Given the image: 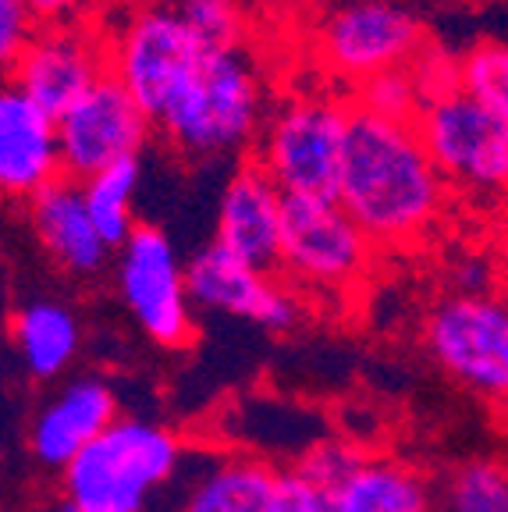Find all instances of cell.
I'll use <instances>...</instances> for the list:
<instances>
[{"label":"cell","instance_id":"6da1fadb","mask_svg":"<svg viewBox=\"0 0 508 512\" xmlns=\"http://www.w3.org/2000/svg\"><path fill=\"white\" fill-rule=\"evenodd\" d=\"M448 189L413 121L377 118L352 104L338 203L377 249L423 246L445 217Z\"/></svg>","mask_w":508,"mask_h":512},{"label":"cell","instance_id":"7a4b0ae2","mask_svg":"<svg viewBox=\"0 0 508 512\" xmlns=\"http://www.w3.org/2000/svg\"><path fill=\"white\" fill-rule=\"evenodd\" d=\"M267 125V82L256 57L242 50H203L160 111L157 128L189 160L235 157Z\"/></svg>","mask_w":508,"mask_h":512},{"label":"cell","instance_id":"3957f363","mask_svg":"<svg viewBox=\"0 0 508 512\" xmlns=\"http://www.w3.org/2000/svg\"><path fill=\"white\" fill-rule=\"evenodd\" d=\"M185 445L171 427L143 416H118L93 445L61 470L75 512H146L160 488L182 473Z\"/></svg>","mask_w":508,"mask_h":512},{"label":"cell","instance_id":"277c9868","mask_svg":"<svg viewBox=\"0 0 508 512\" xmlns=\"http://www.w3.org/2000/svg\"><path fill=\"white\" fill-rule=\"evenodd\" d=\"M352 125V96L299 93L270 114L256 139V164L285 196L338 200Z\"/></svg>","mask_w":508,"mask_h":512},{"label":"cell","instance_id":"5b68a950","mask_svg":"<svg viewBox=\"0 0 508 512\" xmlns=\"http://www.w3.org/2000/svg\"><path fill=\"white\" fill-rule=\"evenodd\" d=\"M377 253L381 249L366 239L338 200L285 196L278 271L299 296L306 292L327 303L352 296L370 278Z\"/></svg>","mask_w":508,"mask_h":512},{"label":"cell","instance_id":"8992f818","mask_svg":"<svg viewBox=\"0 0 508 512\" xmlns=\"http://www.w3.org/2000/svg\"><path fill=\"white\" fill-rule=\"evenodd\" d=\"M423 349L469 395L508 409V292H448L423 317Z\"/></svg>","mask_w":508,"mask_h":512},{"label":"cell","instance_id":"52a82bcc","mask_svg":"<svg viewBox=\"0 0 508 512\" xmlns=\"http://www.w3.org/2000/svg\"><path fill=\"white\" fill-rule=\"evenodd\" d=\"M430 43L427 25L402 0H342L313 25V54L352 89L381 72L409 68Z\"/></svg>","mask_w":508,"mask_h":512},{"label":"cell","instance_id":"ba28073f","mask_svg":"<svg viewBox=\"0 0 508 512\" xmlns=\"http://www.w3.org/2000/svg\"><path fill=\"white\" fill-rule=\"evenodd\" d=\"M420 143L448 185L501 196L508 185V125L462 86L423 100L413 118Z\"/></svg>","mask_w":508,"mask_h":512},{"label":"cell","instance_id":"9c48e42d","mask_svg":"<svg viewBox=\"0 0 508 512\" xmlns=\"http://www.w3.org/2000/svg\"><path fill=\"white\" fill-rule=\"evenodd\" d=\"M118 292L128 317L153 345L175 352L196 338V303L189 296V264L175 239L157 224H139L118 249Z\"/></svg>","mask_w":508,"mask_h":512},{"label":"cell","instance_id":"30bf717a","mask_svg":"<svg viewBox=\"0 0 508 512\" xmlns=\"http://www.w3.org/2000/svg\"><path fill=\"white\" fill-rule=\"evenodd\" d=\"M107 47H111V75L139 100L153 125L171 93L192 72V64L203 57V47L182 25V18L167 8V0L135 4L114 29H107Z\"/></svg>","mask_w":508,"mask_h":512},{"label":"cell","instance_id":"8fae6325","mask_svg":"<svg viewBox=\"0 0 508 512\" xmlns=\"http://www.w3.org/2000/svg\"><path fill=\"white\" fill-rule=\"evenodd\" d=\"M107 75H111L107 29L79 18L68 25H40L32 32L25 54L11 68V86L22 89L32 104L57 121Z\"/></svg>","mask_w":508,"mask_h":512},{"label":"cell","instance_id":"7c38bea8","mask_svg":"<svg viewBox=\"0 0 508 512\" xmlns=\"http://www.w3.org/2000/svg\"><path fill=\"white\" fill-rule=\"evenodd\" d=\"M150 132V114L114 75H107L57 118L61 171L75 182H86L111 164L139 157Z\"/></svg>","mask_w":508,"mask_h":512},{"label":"cell","instance_id":"4fadbf2b","mask_svg":"<svg viewBox=\"0 0 508 512\" xmlns=\"http://www.w3.org/2000/svg\"><path fill=\"white\" fill-rule=\"evenodd\" d=\"M189 296L203 310L249 320L267 331H292L306 313V299L288 281L274 278V271L242 264L217 242L189 260Z\"/></svg>","mask_w":508,"mask_h":512},{"label":"cell","instance_id":"5bb4252c","mask_svg":"<svg viewBox=\"0 0 508 512\" xmlns=\"http://www.w3.org/2000/svg\"><path fill=\"white\" fill-rule=\"evenodd\" d=\"M281 214H285V192L274 178L249 160L231 171L217 203L214 242L224 246L242 264L260 271H278L281 256Z\"/></svg>","mask_w":508,"mask_h":512},{"label":"cell","instance_id":"9a60e30c","mask_svg":"<svg viewBox=\"0 0 508 512\" xmlns=\"http://www.w3.org/2000/svg\"><path fill=\"white\" fill-rule=\"evenodd\" d=\"M118 395L100 377H75L61 384L32 416L29 448L47 470H64L82 448L93 445L118 420Z\"/></svg>","mask_w":508,"mask_h":512},{"label":"cell","instance_id":"2e32d148","mask_svg":"<svg viewBox=\"0 0 508 512\" xmlns=\"http://www.w3.org/2000/svg\"><path fill=\"white\" fill-rule=\"evenodd\" d=\"M57 121L11 82L0 86V196L32 200L61 178Z\"/></svg>","mask_w":508,"mask_h":512},{"label":"cell","instance_id":"e0dca14e","mask_svg":"<svg viewBox=\"0 0 508 512\" xmlns=\"http://www.w3.org/2000/svg\"><path fill=\"white\" fill-rule=\"evenodd\" d=\"M32 235L40 239L43 253L72 278H96L111 260L114 249L96 232L89 217L82 182L61 175L29 200Z\"/></svg>","mask_w":508,"mask_h":512},{"label":"cell","instance_id":"ac0fdd59","mask_svg":"<svg viewBox=\"0 0 508 512\" xmlns=\"http://www.w3.org/2000/svg\"><path fill=\"white\" fill-rule=\"evenodd\" d=\"M182 512H285V466L217 452L189 480Z\"/></svg>","mask_w":508,"mask_h":512},{"label":"cell","instance_id":"d6986e66","mask_svg":"<svg viewBox=\"0 0 508 512\" xmlns=\"http://www.w3.org/2000/svg\"><path fill=\"white\" fill-rule=\"evenodd\" d=\"M18 360L36 381H57L82 349V324L61 299H29L11 317Z\"/></svg>","mask_w":508,"mask_h":512},{"label":"cell","instance_id":"ffe728a7","mask_svg":"<svg viewBox=\"0 0 508 512\" xmlns=\"http://www.w3.org/2000/svg\"><path fill=\"white\" fill-rule=\"evenodd\" d=\"M338 512H437L434 480L398 456H370L334 491Z\"/></svg>","mask_w":508,"mask_h":512},{"label":"cell","instance_id":"44dd1931","mask_svg":"<svg viewBox=\"0 0 508 512\" xmlns=\"http://www.w3.org/2000/svg\"><path fill=\"white\" fill-rule=\"evenodd\" d=\"M139 182H143V164H139V157L111 164V168H104L100 175L82 182L89 217H93L96 232L104 235V242L114 253H118V249L132 239L135 228H139L135 210H132Z\"/></svg>","mask_w":508,"mask_h":512},{"label":"cell","instance_id":"7402d4cb","mask_svg":"<svg viewBox=\"0 0 508 512\" xmlns=\"http://www.w3.org/2000/svg\"><path fill=\"white\" fill-rule=\"evenodd\" d=\"M437 512H508V459L473 456L434 480Z\"/></svg>","mask_w":508,"mask_h":512},{"label":"cell","instance_id":"603a6c76","mask_svg":"<svg viewBox=\"0 0 508 512\" xmlns=\"http://www.w3.org/2000/svg\"><path fill=\"white\" fill-rule=\"evenodd\" d=\"M203 50H242L249 36L246 0H167Z\"/></svg>","mask_w":508,"mask_h":512},{"label":"cell","instance_id":"cb8c5ba5","mask_svg":"<svg viewBox=\"0 0 508 512\" xmlns=\"http://www.w3.org/2000/svg\"><path fill=\"white\" fill-rule=\"evenodd\" d=\"M459 86L508 125V43L477 40L459 54Z\"/></svg>","mask_w":508,"mask_h":512},{"label":"cell","instance_id":"d4e9b609","mask_svg":"<svg viewBox=\"0 0 508 512\" xmlns=\"http://www.w3.org/2000/svg\"><path fill=\"white\" fill-rule=\"evenodd\" d=\"M352 104L377 118L413 121L423 107V93L409 68H395V72H381L352 89Z\"/></svg>","mask_w":508,"mask_h":512},{"label":"cell","instance_id":"484cf974","mask_svg":"<svg viewBox=\"0 0 508 512\" xmlns=\"http://www.w3.org/2000/svg\"><path fill=\"white\" fill-rule=\"evenodd\" d=\"M363 448L359 445H349V441H320V445H313L306 456L295 463V470L302 473L306 480H313V484H320V488L327 491H338L349 480V473L356 470L359 463H363Z\"/></svg>","mask_w":508,"mask_h":512},{"label":"cell","instance_id":"4316f807","mask_svg":"<svg viewBox=\"0 0 508 512\" xmlns=\"http://www.w3.org/2000/svg\"><path fill=\"white\" fill-rule=\"evenodd\" d=\"M40 29L36 18L29 15L25 0H0V72H8L18 64V57L29 47L32 32Z\"/></svg>","mask_w":508,"mask_h":512},{"label":"cell","instance_id":"83f0119b","mask_svg":"<svg viewBox=\"0 0 508 512\" xmlns=\"http://www.w3.org/2000/svg\"><path fill=\"white\" fill-rule=\"evenodd\" d=\"M285 512H338V498H334V491L306 480L295 466H288L285 470Z\"/></svg>","mask_w":508,"mask_h":512},{"label":"cell","instance_id":"f1b7e54d","mask_svg":"<svg viewBox=\"0 0 508 512\" xmlns=\"http://www.w3.org/2000/svg\"><path fill=\"white\" fill-rule=\"evenodd\" d=\"M452 292H494V267L487 256H462L452 267Z\"/></svg>","mask_w":508,"mask_h":512},{"label":"cell","instance_id":"f546056e","mask_svg":"<svg viewBox=\"0 0 508 512\" xmlns=\"http://www.w3.org/2000/svg\"><path fill=\"white\" fill-rule=\"evenodd\" d=\"M36 25H68L86 18V0H25Z\"/></svg>","mask_w":508,"mask_h":512},{"label":"cell","instance_id":"4dcf8cb0","mask_svg":"<svg viewBox=\"0 0 508 512\" xmlns=\"http://www.w3.org/2000/svg\"><path fill=\"white\" fill-rule=\"evenodd\" d=\"M125 4H135V0H86V8H104V11L125 8Z\"/></svg>","mask_w":508,"mask_h":512},{"label":"cell","instance_id":"1f68e13d","mask_svg":"<svg viewBox=\"0 0 508 512\" xmlns=\"http://www.w3.org/2000/svg\"><path fill=\"white\" fill-rule=\"evenodd\" d=\"M260 4H270V8H285V4H310V0H260Z\"/></svg>","mask_w":508,"mask_h":512},{"label":"cell","instance_id":"d6a6232c","mask_svg":"<svg viewBox=\"0 0 508 512\" xmlns=\"http://www.w3.org/2000/svg\"><path fill=\"white\" fill-rule=\"evenodd\" d=\"M501 203H505V210H508V185H505V192H501Z\"/></svg>","mask_w":508,"mask_h":512},{"label":"cell","instance_id":"836d02e7","mask_svg":"<svg viewBox=\"0 0 508 512\" xmlns=\"http://www.w3.org/2000/svg\"><path fill=\"white\" fill-rule=\"evenodd\" d=\"M501 420H505V431H508V409H501Z\"/></svg>","mask_w":508,"mask_h":512},{"label":"cell","instance_id":"e575fe53","mask_svg":"<svg viewBox=\"0 0 508 512\" xmlns=\"http://www.w3.org/2000/svg\"><path fill=\"white\" fill-rule=\"evenodd\" d=\"M61 512H75V509H68V505H64V509H61Z\"/></svg>","mask_w":508,"mask_h":512},{"label":"cell","instance_id":"d590c367","mask_svg":"<svg viewBox=\"0 0 508 512\" xmlns=\"http://www.w3.org/2000/svg\"><path fill=\"white\" fill-rule=\"evenodd\" d=\"M466 4H480V0H466Z\"/></svg>","mask_w":508,"mask_h":512}]
</instances>
